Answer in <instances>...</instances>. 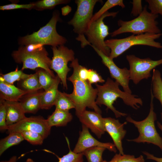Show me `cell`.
Wrapping results in <instances>:
<instances>
[{
    "label": "cell",
    "mask_w": 162,
    "mask_h": 162,
    "mask_svg": "<svg viewBox=\"0 0 162 162\" xmlns=\"http://www.w3.org/2000/svg\"><path fill=\"white\" fill-rule=\"evenodd\" d=\"M79 65L77 58L70 64V66L73 68V71L67 79L73 84V90L71 94H65L74 102L77 117L86 110V107L101 114V111L96 103L97 89L93 88L87 80H83L80 78L78 75Z\"/></svg>",
    "instance_id": "obj_1"
},
{
    "label": "cell",
    "mask_w": 162,
    "mask_h": 162,
    "mask_svg": "<svg viewBox=\"0 0 162 162\" xmlns=\"http://www.w3.org/2000/svg\"><path fill=\"white\" fill-rule=\"evenodd\" d=\"M98 90L97 97L96 103L97 105H104L107 109H110L114 113L116 118L125 116L127 114L118 111L113 106L118 98L122 99L126 105L137 110L142 105L143 101L138 96L122 91L119 88V84L116 81L107 78L105 83L103 85L95 84Z\"/></svg>",
    "instance_id": "obj_2"
},
{
    "label": "cell",
    "mask_w": 162,
    "mask_h": 162,
    "mask_svg": "<svg viewBox=\"0 0 162 162\" xmlns=\"http://www.w3.org/2000/svg\"><path fill=\"white\" fill-rule=\"evenodd\" d=\"M147 8V5H145L142 12L134 19L129 21L118 20L117 23L119 27L110 33L111 36L115 37L125 33H131L134 34L146 33H162L156 20L159 15L148 12Z\"/></svg>",
    "instance_id": "obj_3"
},
{
    "label": "cell",
    "mask_w": 162,
    "mask_h": 162,
    "mask_svg": "<svg viewBox=\"0 0 162 162\" xmlns=\"http://www.w3.org/2000/svg\"><path fill=\"white\" fill-rule=\"evenodd\" d=\"M162 35V33L154 34L146 33L138 34H133L124 38L108 39L106 40L105 42L110 50L109 57L113 60L135 45H146L162 49L161 44L155 40Z\"/></svg>",
    "instance_id": "obj_4"
},
{
    "label": "cell",
    "mask_w": 162,
    "mask_h": 162,
    "mask_svg": "<svg viewBox=\"0 0 162 162\" xmlns=\"http://www.w3.org/2000/svg\"><path fill=\"white\" fill-rule=\"evenodd\" d=\"M150 109L147 116L144 120L140 121L133 119L128 116L126 120L136 127L139 132V136L133 139H127L128 141L138 143L147 142L152 143L159 147L162 151V138L158 133L155 128L154 122L157 119L156 114L154 111L153 100L154 98L151 89Z\"/></svg>",
    "instance_id": "obj_5"
},
{
    "label": "cell",
    "mask_w": 162,
    "mask_h": 162,
    "mask_svg": "<svg viewBox=\"0 0 162 162\" xmlns=\"http://www.w3.org/2000/svg\"><path fill=\"white\" fill-rule=\"evenodd\" d=\"M102 2L98 0H76L77 8L72 18L68 23L73 27L74 32L78 34L76 38L84 48L88 43L85 38V33L90 24L93 16L94 7L96 3Z\"/></svg>",
    "instance_id": "obj_6"
},
{
    "label": "cell",
    "mask_w": 162,
    "mask_h": 162,
    "mask_svg": "<svg viewBox=\"0 0 162 162\" xmlns=\"http://www.w3.org/2000/svg\"><path fill=\"white\" fill-rule=\"evenodd\" d=\"M59 14L54 12L49 22L36 32L20 38V43L26 45L32 44H41L53 46L64 45L67 41L65 38L59 34L56 30V25L59 20Z\"/></svg>",
    "instance_id": "obj_7"
},
{
    "label": "cell",
    "mask_w": 162,
    "mask_h": 162,
    "mask_svg": "<svg viewBox=\"0 0 162 162\" xmlns=\"http://www.w3.org/2000/svg\"><path fill=\"white\" fill-rule=\"evenodd\" d=\"M48 56V53L43 46L31 52L27 51L24 46H22L12 54L16 62L22 64L21 69L22 70L26 69L34 70L40 68L46 70L55 77L56 76L50 69L51 59Z\"/></svg>",
    "instance_id": "obj_8"
},
{
    "label": "cell",
    "mask_w": 162,
    "mask_h": 162,
    "mask_svg": "<svg viewBox=\"0 0 162 162\" xmlns=\"http://www.w3.org/2000/svg\"><path fill=\"white\" fill-rule=\"evenodd\" d=\"M118 12H106L95 21L91 22L85 33L88 45L94 47L109 57L110 50L106 45L105 39L110 33L108 27L104 20L107 17H115Z\"/></svg>",
    "instance_id": "obj_9"
},
{
    "label": "cell",
    "mask_w": 162,
    "mask_h": 162,
    "mask_svg": "<svg viewBox=\"0 0 162 162\" xmlns=\"http://www.w3.org/2000/svg\"><path fill=\"white\" fill-rule=\"evenodd\" d=\"M126 58L129 65L130 79L136 85L150 77L151 70L162 64V58L153 60L149 58H140L133 54L127 55Z\"/></svg>",
    "instance_id": "obj_10"
},
{
    "label": "cell",
    "mask_w": 162,
    "mask_h": 162,
    "mask_svg": "<svg viewBox=\"0 0 162 162\" xmlns=\"http://www.w3.org/2000/svg\"><path fill=\"white\" fill-rule=\"evenodd\" d=\"M53 56L51 60L50 69L57 74L60 79L64 88H68L67 76L70 69L68 66V63L72 62L75 59L74 52L64 45L52 48Z\"/></svg>",
    "instance_id": "obj_11"
},
{
    "label": "cell",
    "mask_w": 162,
    "mask_h": 162,
    "mask_svg": "<svg viewBox=\"0 0 162 162\" xmlns=\"http://www.w3.org/2000/svg\"><path fill=\"white\" fill-rule=\"evenodd\" d=\"M51 128L46 119L42 117L32 116L26 117L16 123L8 126L7 132L9 134L21 133L25 131H34L40 134L45 139L50 134Z\"/></svg>",
    "instance_id": "obj_12"
},
{
    "label": "cell",
    "mask_w": 162,
    "mask_h": 162,
    "mask_svg": "<svg viewBox=\"0 0 162 162\" xmlns=\"http://www.w3.org/2000/svg\"><path fill=\"white\" fill-rule=\"evenodd\" d=\"M102 59L103 63L109 70L112 78L114 79L122 87L124 91L131 94L132 91L129 86L130 79L129 70L126 68H121L117 66L111 59L94 47L91 46Z\"/></svg>",
    "instance_id": "obj_13"
},
{
    "label": "cell",
    "mask_w": 162,
    "mask_h": 162,
    "mask_svg": "<svg viewBox=\"0 0 162 162\" xmlns=\"http://www.w3.org/2000/svg\"><path fill=\"white\" fill-rule=\"evenodd\" d=\"M97 146L104 147L114 152H116L117 151L114 144L98 141L90 134L88 128L82 124V130L79 132V137L73 151L76 153H82L89 148Z\"/></svg>",
    "instance_id": "obj_14"
},
{
    "label": "cell",
    "mask_w": 162,
    "mask_h": 162,
    "mask_svg": "<svg viewBox=\"0 0 162 162\" xmlns=\"http://www.w3.org/2000/svg\"><path fill=\"white\" fill-rule=\"evenodd\" d=\"M103 122L105 131L112 138L119 153L124 154L122 141L126 134V131L124 129V126L127 124V122L121 123L118 119L107 117L103 118Z\"/></svg>",
    "instance_id": "obj_15"
},
{
    "label": "cell",
    "mask_w": 162,
    "mask_h": 162,
    "mask_svg": "<svg viewBox=\"0 0 162 162\" xmlns=\"http://www.w3.org/2000/svg\"><path fill=\"white\" fill-rule=\"evenodd\" d=\"M78 117L82 124L89 128L98 138L104 134V118L101 114L86 110Z\"/></svg>",
    "instance_id": "obj_16"
},
{
    "label": "cell",
    "mask_w": 162,
    "mask_h": 162,
    "mask_svg": "<svg viewBox=\"0 0 162 162\" xmlns=\"http://www.w3.org/2000/svg\"><path fill=\"white\" fill-rule=\"evenodd\" d=\"M3 100L5 108L6 122L8 126L16 123L26 117L20 102Z\"/></svg>",
    "instance_id": "obj_17"
},
{
    "label": "cell",
    "mask_w": 162,
    "mask_h": 162,
    "mask_svg": "<svg viewBox=\"0 0 162 162\" xmlns=\"http://www.w3.org/2000/svg\"><path fill=\"white\" fill-rule=\"evenodd\" d=\"M29 93L14 84H10L5 82L0 76V99L5 100L19 101L24 95Z\"/></svg>",
    "instance_id": "obj_18"
},
{
    "label": "cell",
    "mask_w": 162,
    "mask_h": 162,
    "mask_svg": "<svg viewBox=\"0 0 162 162\" xmlns=\"http://www.w3.org/2000/svg\"><path fill=\"white\" fill-rule=\"evenodd\" d=\"M42 92L39 91L27 94L20 100V102L26 113L34 114L41 109L40 96Z\"/></svg>",
    "instance_id": "obj_19"
},
{
    "label": "cell",
    "mask_w": 162,
    "mask_h": 162,
    "mask_svg": "<svg viewBox=\"0 0 162 162\" xmlns=\"http://www.w3.org/2000/svg\"><path fill=\"white\" fill-rule=\"evenodd\" d=\"M60 81L57 75L52 85L47 90L42 92L40 98L41 109L48 110L54 105L59 91L58 87Z\"/></svg>",
    "instance_id": "obj_20"
},
{
    "label": "cell",
    "mask_w": 162,
    "mask_h": 162,
    "mask_svg": "<svg viewBox=\"0 0 162 162\" xmlns=\"http://www.w3.org/2000/svg\"><path fill=\"white\" fill-rule=\"evenodd\" d=\"M73 118V116L69 111L55 109L47 119V122L52 128L53 126L63 127L66 126Z\"/></svg>",
    "instance_id": "obj_21"
},
{
    "label": "cell",
    "mask_w": 162,
    "mask_h": 162,
    "mask_svg": "<svg viewBox=\"0 0 162 162\" xmlns=\"http://www.w3.org/2000/svg\"><path fill=\"white\" fill-rule=\"evenodd\" d=\"M20 88L29 93L35 92L42 88L39 83L37 72L30 74L27 78L18 82Z\"/></svg>",
    "instance_id": "obj_22"
},
{
    "label": "cell",
    "mask_w": 162,
    "mask_h": 162,
    "mask_svg": "<svg viewBox=\"0 0 162 162\" xmlns=\"http://www.w3.org/2000/svg\"><path fill=\"white\" fill-rule=\"evenodd\" d=\"M24 140L20 133L14 132L9 135L0 141V156L10 147L17 145Z\"/></svg>",
    "instance_id": "obj_23"
},
{
    "label": "cell",
    "mask_w": 162,
    "mask_h": 162,
    "mask_svg": "<svg viewBox=\"0 0 162 162\" xmlns=\"http://www.w3.org/2000/svg\"><path fill=\"white\" fill-rule=\"evenodd\" d=\"M151 89L154 98L158 100L162 107V79L160 71L157 69L153 70ZM162 121V112L161 113Z\"/></svg>",
    "instance_id": "obj_24"
},
{
    "label": "cell",
    "mask_w": 162,
    "mask_h": 162,
    "mask_svg": "<svg viewBox=\"0 0 162 162\" xmlns=\"http://www.w3.org/2000/svg\"><path fill=\"white\" fill-rule=\"evenodd\" d=\"M106 149L102 146H94L85 150L82 153L86 157L88 162H102V154Z\"/></svg>",
    "instance_id": "obj_25"
},
{
    "label": "cell",
    "mask_w": 162,
    "mask_h": 162,
    "mask_svg": "<svg viewBox=\"0 0 162 162\" xmlns=\"http://www.w3.org/2000/svg\"><path fill=\"white\" fill-rule=\"evenodd\" d=\"M56 109L65 111H69L73 108H75L73 101L67 96L65 92L59 91L57 97L54 104Z\"/></svg>",
    "instance_id": "obj_26"
},
{
    "label": "cell",
    "mask_w": 162,
    "mask_h": 162,
    "mask_svg": "<svg viewBox=\"0 0 162 162\" xmlns=\"http://www.w3.org/2000/svg\"><path fill=\"white\" fill-rule=\"evenodd\" d=\"M30 74L23 72L22 70H18L17 67L15 70L5 74H0L1 76L4 81L7 83L13 84L16 81L19 82L29 77Z\"/></svg>",
    "instance_id": "obj_27"
},
{
    "label": "cell",
    "mask_w": 162,
    "mask_h": 162,
    "mask_svg": "<svg viewBox=\"0 0 162 162\" xmlns=\"http://www.w3.org/2000/svg\"><path fill=\"white\" fill-rule=\"evenodd\" d=\"M36 72L38 74L40 84L44 91L49 89L54 83L56 77H53L49 72L41 68L38 69Z\"/></svg>",
    "instance_id": "obj_28"
},
{
    "label": "cell",
    "mask_w": 162,
    "mask_h": 162,
    "mask_svg": "<svg viewBox=\"0 0 162 162\" xmlns=\"http://www.w3.org/2000/svg\"><path fill=\"white\" fill-rule=\"evenodd\" d=\"M117 6H120L122 8L125 7L122 0H107L102 8L93 15L91 22L97 20L110 9Z\"/></svg>",
    "instance_id": "obj_29"
},
{
    "label": "cell",
    "mask_w": 162,
    "mask_h": 162,
    "mask_svg": "<svg viewBox=\"0 0 162 162\" xmlns=\"http://www.w3.org/2000/svg\"><path fill=\"white\" fill-rule=\"evenodd\" d=\"M69 148V152L66 154L59 157L55 153L50 151L49 152L55 155L58 158V162H83V154L82 153H76L72 151L70 149L68 140L65 137Z\"/></svg>",
    "instance_id": "obj_30"
},
{
    "label": "cell",
    "mask_w": 162,
    "mask_h": 162,
    "mask_svg": "<svg viewBox=\"0 0 162 162\" xmlns=\"http://www.w3.org/2000/svg\"><path fill=\"white\" fill-rule=\"evenodd\" d=\"M70 1L67 0H42L34 3V8L39 10L52 9L57 5L66 4Z\"/></svg>",
    "instance_id": "obj_31"
},
{
    "label": "cell",
    "mask_w": 162,
    "mask_h": 162,
    "mask_svg": "<svg viewBox=\"0 0 162 162\" xmlns=\"http://www.w3.org/2000/svg\"><path fill=\"white\" fill-rule=\"evenodd\" d=\"M102 162H145L143 157L140 155L135 158L134 155L116 154L110 161L104 160Z\"/></svg>",
    "instance_id": "obj_32"
},
{
    "label": "cell",
    "mask_w": 162,
    "mask_h": 162,
    "mask_svg": "<svg viewBox=\"0 0 162 162\" xmlns=\"http://www.w3.org/2000/svg\"><path fill=\"white\" fill-rule=\"evenodd\" d=\"M24 140L33 145H41L44 140L39 133L30 131H25L21 133Z\"/></svg>",
    "instance_id": "obj_33"
},
{
    "label": "cell",
    "mask_w": 162,
    "mask_h": 162,
    "mask_svg": "<svg viewBox=\"0 0 162 162\" xmlns=\"http://www.w3.org/2000/svg\"><path fill=\"white\" fill-rule=\"evenodd\" d=\"M148 4V8L150 12L162 16V0H146Z\"/></svg>",
    "instance_id": "obj_34"
},
{
    "label": "cell",
    "mask_w": 162,
    "mask_h": 162,
    "mask_svg": "<svg viewBox=\"0 0 162 162\" xmlns=\"http://www.w3.org/2000/svg\"><path fill=\"white\" fill-rule=\"evenodd\" d=\"M8 126L6 122V112L5 106L2 99L0 100V130H7Z\"/></svg>",
    "instance_id": "obj_35"
},
{
    "label": "cell",
    "mask_w": 162,
    "mask_h": 162,
    "mask_svg": "<svg viewBox=\"0 0 162 162\" xmlns=\"http://www.w3.org/2000/svg\"><path fill=\"white\" fill-rule=\"evenodd\" d=\"M34 4L33 3L27 4H18L12 3L0 6V9L3 10L18 9H30L34 8Z\"/></svg>",
    "instance_id": "obj_36"
},
{
    "label": "cell",
    "mask_w": 162,
    "mask_h": 162,
    "mask_svg": "<svg viewBox=\"0 0 162 162\" xmlns=\"http://www.w3.org/2000/svg\"><path fill=\"white\" fill-rule=\"evenodd\" d=\"M87 81L92 84L97 83L98 82L103 83L105 80L97 71L92 69H89V74Z\"/></svg>",
    "instance_id": "obj_37"
},
{
    "label": "cell",
    "mask_w": 162,
    "mask_h": 162,
    "mask_svg": "<svg viewBox=\"0 0 162 162\" xmlns=\"http://www.w3.org/2000/svg\"><path fill=\"white\" fill-rule=\"evenodd\" d=\"M131 3L132 8L131 14L133 16L137 17L142 12L143 8L142 5V1L141 0H133Z\"/></svg>",
    "instance_id": "obj_38"
},
{
    "label": "cell",
    "mask_w": 162,
    "mask_h": 162,
    "mask_svg": "<svg viewBox=\"0 0 162 162\" xmlns=\"http://www.w3.org/2000/svg\"><path fill=\"white\" fill-rule=\"evenodd\" d=\"M89 74V69L80 65L78 69V75L81 79L87 81L88 79Z\"/></svg>",
    "instance_id": "obj_39"
},
{
    "label": "cell",
    "mask_w": 162,
    "mask_h": 162,
    "mask_svg": "<svg viewBox=\"0 0 162 162\" xmlns=\"http://www.w3.org/2000/svg\"><path fill=\"white\" fill-rule=\"evenodd\" d=\"M44 45L41 44H32L25 45L24 48L28 52H31L36 50L43 46Z\"/></svg>",
    "instance_id": "obj_40"
},
{
    "label": "cell",
    "mask_w": 162,
    "mask_h": 162,
    "mask_svg": "<svg viewBox=\"0 0 162 162\" xmlns=\"http://www.w3.org/2000/svg\"><path fill=\"white\" fill-rule=\"evenodd\" d=\"M142 153L146 156L147 159L154 160L157 162H162V158L156 157L153 154L146 151H143Z\"/></svg>",
    "instance_id": "obj_41"
},
{
    "label": "cell",
    "mask_w": 162,
    "mask_h": 162,
    "mask_svg": "<svg viewBox=\"0 0 162 162\" xmlns=\"http://www.w3.org/2000/svg\"><path fill=\"white\" fill-rule=\"evenodd\" d=\"M62 14L63 16L68 15L71 10V8L68 5L63 7L61 8Z\"/></svg>",
    "instance_id": "obj_42"
},
{
    "label": "cell",
    "mask_w": 162,
    "mask_h": 162,
    "mask_svg": "<svg viewBox=\"0 0 162 162\" xmlns=\"http://www.w3.org/2000/svg\"><path fill=\"white\" fill-rule=\"evenodd\" d=\"M17 160V157L14 156L12 157L8 160L1 161L0 162H16Z\"/></svg>",
    "instance_id": "obj_43"
},
{
    "label": "cell",
    "mask_w": 162,
    "mask_h": 162,
    "mask_svg": "<svg viewBox=\"0 0 162 162\" xmlns=\"http://www.w3.org/2000/svg\"><path fill=\"white\" fill-rule=\"evenodd\" d=\"M157 124L158 127L162 131V124L158 122H157Z\"/></svg>",
    "instance_id": "obj_44"
},
{
    "label": "cell",
    "mask_w": 162,
    "mask_h": 162,
    "mask_svg": "<svg viewBox=\"0 0 162 162\" xmlns=\"http://www.w3.org/2000/svg\"><path fill=\"white\" fill-rule=\"evenodd\" d=\"M25 162H35L32 159L28 158Z\"/></svg>",
    "instance_id": "obj_45"
}]
</instances>
